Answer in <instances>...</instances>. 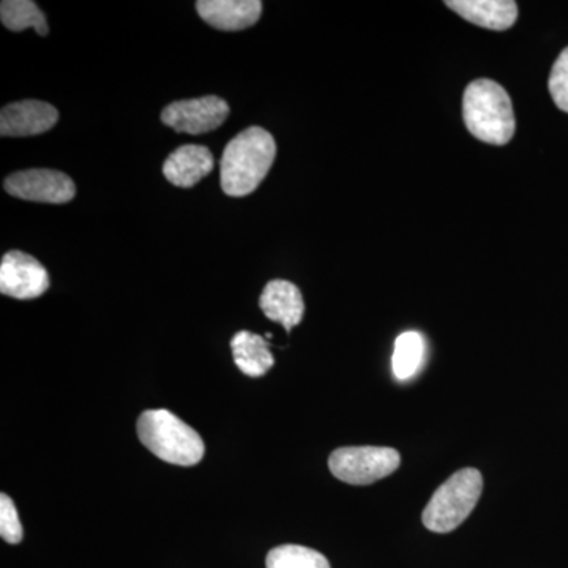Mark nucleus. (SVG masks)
<instances>
[{"mask_svg":"<svg viewBox=\"0 0 568 568\" xmlns=\"http://www.w3.org/2000/svg\"><path fill=\"white\" fill-rule=\"evenodd\" d=\"M463 119L469 133L478 141L506 145L517 130L514 104L499 82H470L463 97Z\"/></svg>","mask_w":568,"mask_h":568,"instance_id":"obj_2","label":"nucleus"},{"mask_svg":"<svg viewBox=\"0 0 568 568\" xmlns=\"http://www.w3.org/2000/svg\"><path fill=\"white\" fill-rule=\"evenodd\" d=\"M484 489V477L474 467L458 470L447 478L422 514L425 528L437 534L452 532L463 525V521L476 508Z\"/></svg>","mask_w":568,"mask_h":568,"instance_id":"obj_4","label":"nucleus"},{"mask_svg":"<svg viewBox=\"0 0 568 568\" xmlns=\"http://www.w3.org/2000/svg\"><path fill=\"white\" fill-rule=\"evenodd\" d=\"M0 20L13 32H22L29 28L36 29L41 37H47L50 32L47 18L31 0H3L0 6Z\"/></svg>","mask_w":568,"mask_h":568,"instance_id":"obj_15","label":"nucleus"},{"mask_svg":"<svg viewBox=\"0 0 568 568\" xmlns=\"http://www.w3.org/2000/svg\"><path fill=\"white\" fill-rule=\"evenodd\" d=\"M274 136L261 126H250L227 142L220 163V181L227 196L253 193L275 162Z\"/></svg>","mask_w":568,"mask_h":568,"instance_id":"obj_1","label":"nucleus"},{"mask_svg":"<svg viewBox=\"0 0 568 568\" xmlns=\"http://www.w3.org/2000/svg\"><path fill=\"white\" fill-rule=\"evenodd\" d=\"M235 365L250 377L264 376L275 365L274 355L263 336L242 331L231 339Z\"/></svg>","mask_w":568,"mask_h":568,"instance_id":"obj_14","label":"nucleus"},{"mask_svg":"<svg viewBox=\"0 0 568 568\" xmlns=\"http://www.w3.org/2000/svg\"><path fill=\"white\" fill-rule=\"evenodd\" d=\"M213 155L205 145L185 144L175 149L163 164V174L173 185L192 189L212 173Z\"/></svg>","mask_w":568,"mask_h":568,"instance_id":"obj_11","label":"nucleus"},{"mask_svg":"<svg viewBox=\"0 0 568 568\" xmlns=\"http://www.w3.org/2000/svg\"><path fill=\"white\" fill-rule=\"evenodd\" d=\"M196 10L212 28L235 32L252 28L260 21L263 2L260 0H200Z\"/></svg>","mask_w":568,"mask_h":568,"instance_id":"obj_10","label":"nucleus"},{"mask_svg":"<svg viewBox=\"0 0 568 568\" xmlns=\"http://www.w3.org/2000/svg\"><path fill=\"white\" fill-rule=\"evenodd\" d=\"M402 465L398 452L390 447H342L332 452L328 469L349 485H372L394 474Z\"/></svg>","mask_w":568,"mask_h":568,"instance_id":"obj_5","label":"nucleus"},{"mask_svg":"<svg viewBox=\"0 0 568 568\" xmlns=\"http://www.w3.org/2000/svg\"><path fill=\"white\" fill-rule=\"evenodd\" d=\"M230 115V104L216 95L181 100L162 112L164 125L178 133L203 134L220 129Z\"/></svg>","mask_w":568,"mask_h":568,"instance_id":"obj_6","label":"nucleus"},{"mask_svg":"<svg viewBox=\"0 0 568 568\" xmlns=\"http://www.w3.org/2000/svg\"><path fill=\"white\" fill-rule=\"evenodd\" d=\"M446 6L463 20L489 31H507L518 18L517 2L511 0H450Z\"/></svg>","mask_w":568,"mask_h":568,"instance_id":"obj_13","label":"nucleus"},{"mask_svg":"<svg viewBox=\"0 0 568 568\" xmlns=\"http://www.w3.org/2000/svg\"><path fill=\"white\" fill-rule=\"evenodd\" d=\"M50 276L31 254L9 252L0 263V293L20 301H31L47 293Z\"/></svg>","mask_w":568,"mask_h":568,"instance_id":"obj_8","label":"nucleus"},{"mask_svg":"<svg viewBox=\"0 0 568 568\" xmlns=\"http://www.w3.org/2000/svg\"><path fill=\"white\" fill-rule=\"evenodd\" d=\"M59 121V111L50 103L24 100L7 104L0 112V134L9 138L36 136L50 132Z\"/></svg>","mask_w":568,"mask_h":568,"instance_id":"obj_9","label":"nucleus"},{"mask_svg":"<svg viewBox=\"0 0 568 568\" xmlns=\"http://www.w3.org/2000/svg\"><path fill=\"white\" fill-rule=\"evenodd\" d=\"M267 568H331L327 558L316 549L301 545H282L272 549L265 559Z\"/></svg>","mask_w":568,"mask_h":568,"instance_id":"obj_17","label":"nucleus"},{"mask_svg":"<svg viewBox=\"0 0 568 568\" xmlns=\"http://www.w3.org/2000/svg\"><path fill=\"white\" fill-rule=\"evenodd\" d=\"M3 189L20 200L47 204L70 203L77 194V186L69 175L54 170L20 171L6 179Z\"/></svg>","mask_w":568,"mask_h":568,"instance_id":"obj_7","label":"nucleus"},{"mask_svg":"<svg viewBox=\"0 0 568 568\" xmlns=\"http://www.w3.org/2000/svg\"><path fill=\"white\" fill-rule=\"evenodd\" d=\"M0 536L11 545L21 544L22 540V526L17 507L6 493L0 496Z\"/></svg>","mask_w":568,"mask_h":568,"instance_id":"obj_19","label":"nucleus"},{"mask_svg":"<svg viewBox=\"0 0 568 568\" xmlns=\"http://www.w3.org/2000/svg\"><path fill=\"white\" fill-rule=\"evenodd\" d=\"M548 88L556 106L568 112V48L560 52L558 61L552 65Z\"/></svg>","mask_w":568,"mask_h":568,"instance_id":"obj_18","label":"nucleus"},{"mask_svg":"<svg viewBox=\"0 0 568 568\" xmlns=\"http://www.w3.org/2000/svg\"><path fill=\"white\" fill-rule=\"evenodd\" d=\"M260 306L268 320L282 324L286 332L293 331L295 325L301 324L305 312L301 290L284 280L267 283L261 294Z\"/></svg>","mask_w":568,"mask_h":568,"instance_id":"obj_12","label":"nucleus"},{"mask_svg":"<svg viewBox=\"0 0 568 568\" xmlns=\"http://www.w3.org/2000/svg\"><path fill=\"white\" fill-rule=\"evenodd\" d=\"M425 342L417 332H405L396 338L392 368L396 379H410L424 362Z\"/></svg>","mask_w":568,"mask_h":568,"instance_id":"obj_16","label":"nucleus"},{"mask_svg":"<svg viewBox=\"0 0 568 568\" xmlns=\"http://www.w3.org/2000/svg\"><path fill=\"white\" fill-rule=\"evenodd\" d=\"M136 432L142 446L170 465L194 466L204 457L201 436L170 410H144L138 418Z\"/></svg>","mask_w":568,"mask_h":568,"instance_id":"obj_3","label":"nucleus"}]
</instances>
